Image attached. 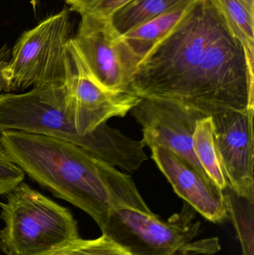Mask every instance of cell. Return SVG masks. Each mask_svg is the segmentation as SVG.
<instances>
[{"mask_svg":"<svg viewBox=\"0 0 254 255\" xmlns=\"http://www.w3.org/2000/svg\"><path fill=\"white\" fill-rule=\"evenodd\" d=\"M131 0H64L70 10L82 16L110 18L119 7Z\"/></svg>","mask_w":254,"mask_h":255,"instance_id":"ac0fdd59","label":"cell"},{"mask_svg":"<svg viewBox=\"0 0 254 255\" xmlns=\"http://www.w3.org/2000/svg\"><path fill=\"white\" fill-rule=\"evenodd\" d=\"M141 126L145 146H161L187 160L204 176L192 148V136L197 122L205 115L178 103L167 100L141 98L131 111Z\"/></svg>","mask_w":254,"mask_h":255,"instance_id":"ba28073f","label":"cell"},{"mask_svg":"<svg viewBox=\"0 0 254 255\" xmlns=\"http://www.w3.org/2000/svg\"><path fill=\"white\" fill-rule=\"evenodd\" d=\"M71 28L70 12L65 8L22 33L1 72L4 91L64 82Z\"/></svg>","mask_w":254,"mask_h":255,"instance_id":"8992f818","label":"cell"},{"mask_svg":"<svg viewBox=\"0 0 254 255\" xmlns=\"http://www.w3.org/2000/svg\"><path fill=\"white\" fill-rule=\"evenodd\" d=\"M230 32L243 45L249 66L254 65V13L243 0H212Z\"/></svg>","mask_w":254,"mask_h":255,"instance_id":"9a60e30c","label":"cell"},{"mask_svg":"<svg viewBox=\"0 0 254 255\" xmlns=\"http://www.w3.org/2000/svg\"><path fill=\"white\" fill-rule=\"evenodd\" d=\"M0 142L25 175L104 229L110 200L100 159L68 141L18 130L0 132Z\"/></svg>","mask_w":254,"mask_h":255,"instance_id":"7a4b0ae2","label":"cell"},{"mask_svg":"<svg viewBox=\"0 0 254 255\" xmlns=\"http://www.w3.org/2000/svg\"><path fill=\"white\" fill-rule=\"evenodd\" d=\"M156 163L174 192L206 220L221 223L228 217L223 190L187 160L168 148H151Z\"/></svg>","mask_w":254,"mask_h":255,"instance_id":"8fae6325","label":"cell"},{"mask_svg":"<svg viewBox=\"0 0 254 255\" xmlns=\"http://www.w3.org/2000/svg\"><path fill=\"white\" fill-rule=\"evenodd\" d=\"M52 255H131L107 235L95 240L76 241L63 247Z\"/></svg>","mask_w":254,"mask_h":255,"instance_id":"e0dca14e","label":"cell"},{"mask_svg":"<svg viewBox=\"0 0 254 255\" xmlns=\"http://www.w3.org/2000/svg\"><path fill=\"white\" fill-rule=\"evenodd\" d=\"M18 130L45 135L76 144L96 158L128 172L148 160L141 140L102 124L86 136L78 133L64 82L34 86L22 94H0V132Z\"/></svg>","mask_w":254,"mask_h":255,"instance_id":"3957f363","label":"cell"},{"mask_svg":"<svg viewBox=\"0 0 254 255\" xmlns=\"http://www.w3.org/2000/svg\"><path fill=\"white\" fill-rule=\"evenodd\" d=\"M228 217L235 226L243 255H254V200L237 194L230 187L223 190Z\"/></svg>","mask_w":254,"mask_h":255,"instance_id":"2e32d148","label":"cell"},{"mask_svg":"<svg viewBox=\"0 0 254 255\" xmlns=\"http://www.w3.org/2000/svg\"><path fill=\"white\" fill-rule=\"evenodd\" d=\"M249 10L254 13V0H243Z\"/></svg>","mask_w":254,"mask_h":255,"instance_id":"44dd1931","label":"cell"},{"mask_svg":"<svg viewBox=\"0 0 254 255\" xmlns=\"http://www.w3.org/2000/svg\"><path fill=\"white\" fill-rule=\"evenodd\" d=\"M0 250L4 255H52L79 238L67 208L21 182L0 203Z\"/></svg>","mask_w":254,"mask_h":255,"instance_id":"5b68a950","label":"cell"},{"mask_svg":"<svg viewBox=\"0 0 254 255\" xmlns=\"http://www.w3.org/2000/svg\"><path fill=\"white\" fill-rule=\"evenodd\" d=\"M192 148L197 160L210 179L222 190L230 187L216 144L211 116L204 117L197 122L192 136Z\"/></svg>","mask_w":254,"mask_h":255,"instance_id":"4fadbf2b","label":"cell"},{"mask_svg":"<svg viewBox=\"0 0 254 255\" xmlns=\"http://www.w3.org/2000/svg\"><path fill=\"white\" fill-rule=\"evenodd\" d=\"M131 92L178 103L205 116L254 111V73L244 48L212 0H196L137 66Z\"/></svg>","mask_w":254,"mask_h":255,"instance_id":"6da1fadb","label":"cell"},{"mask_svg":"<svg viewBox=\"0 0 254 255\" xmlns=\"http://www.w3.org/2000/svg\"><path fill=\"white\" fill-rule=\"evenodd\" d=\"M254 111L213 115L215 138L230 187L254 200Z\"/></svg>","mask_w":254,"mask_h":255,"instance_id":"30bf717a","label":"cell"},{"mask_svg":"<svg viewBox=\"0 0 254 255\" xmlns=\"http://www.w3.org/2000/svg\"><path fill=\"white\" fill-rule=\"evenodd\" d=\"M25 176L0 142V196L8 194L23 181Z\"/></svg>","mask_w":254,"mask_h":255,"instance_id":"d6986e66","label":"cell"},{"mask_svg":"<svg viewBox=\"0 0 254 255\" xmlns=\"http://www.w3.org/2000/svg\"><path fill=\"white\" fill-rule=\"evenodd\" d=\"M192 0H131L119 7L110 19L120 35Z\"/></svg>","mask_w":254,"mask_h":255,"instance_id":"5bb4252c","label":"cell"},{"mask_svg":"<svg viewBox=\"0 0 254 255\" xmlns=\"http://www.w3.org/2000/svg\"><path fill=\"white\" fill-rule=\"evenodd\" d=\"M195 1H188L121 36L133 52L142 59L155 45L181 22Z\"/></svg>","mask_w":254,"mask_h":255,"instance_id":"7c38bea8","label":"cell"},{"mask_svg":"<svg viewBox=\"0 0 254 255\" xmlns=\"http://www.w3.org/2000/svg\"><path fill=\"white\" fill-rule=\"evenodd\" d=\"M110 194V211L103 235L131 255H214L221 250L219 238L195 240L201 223H194L195 210L164 221L151 211L131 177L100 160Z\"/></svg>","mask_w":254,"mask_h":255,"instance_id":"277c9868","label":"cell"},{"mask_svg":"<svg viewBox=\"0 0 254 255\" xmlns=\"http://www.w3.org/2000/svg\"><path fill=\"white\" fill-rule=\"evenodd\" d=\"M69 44L98 86L110 92L132 93L131 81L141 58L115 30L110 18L82 16Z\"/></svg>","mask_w":254,"mask_h":255,"instance_id":"52a82bcc","label":"cell"},{"mask_svg":"<svg viewBox=\"0 0 254 255\" xmlns=\"http://www.w3.org/2000/svg\"><path fill=\"white\" fill-rule=\"evenodd\" d=\"M69 50L64 83L75 127L81 136L89 134L110 118H124L140 101L132 93L110 92L98 86L70 44Z\"/></svg>","mask_w":254,"mask_h":255,"instance_id":"9c48e42d","label":"cell"},{"mask_svg":"<svg viewBox=\"0 0 254 255\" xmlns=\"http://www.w3.org/2000/svg\"><path fill=\"white\" fill-rule=\"evenodd\" d=\"M9 55H10V51L7 49V46H3L1 49H0V94H1V91H4V82H3L1 72L7 60L9 59Z\"/></svg>","mask_w":254,"mask_h":255,"instance_id":"ffe728a7","label":"cell"}]
</instances>
